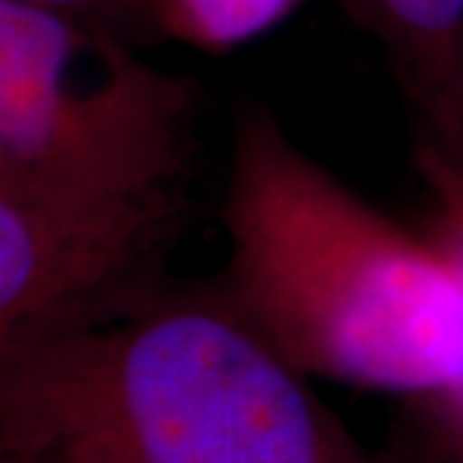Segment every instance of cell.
Wrapping results in <instances>:
<instances>
[{
  "label": "cell",
  "mask_w": 463,
  "mask_h": 463,
  "mask_svg": "<svg viewBox=\"0 0 463 463\" xmlns=\"http://www.w3.org/2000/svg\"><path fill=\"white\" fill-rule=\"evenodd\" d=\"M198 99L114 27L0 0V198L84 219L183 215Z\"/></svg>",
  "instance_id": "3"
},
{
  "label": "cell",
  "mask_w": 463,
  "mask_h": 463,
  "mask_svg": "<svg viewBox=\"0 0 463 463\" xmlns=\"http://www.w3.org/2000/svg\"><path fill=\"white\" fill-rule=\"evenodd\" d=\"M308 0H146V22L194 52L228 54L258 43Z\"/></svg>",
  "instance_id": "6"
},
{
  "label": "cell",
  "mask_w": 463,
  "mask_h": 463,
  "mask_svg": "<svg viewBox=\"0 0 463 463\" xmlns=\"http://www.w3.org/2000/svg\"><path fill=\"white\" fill-rule=\"evenodd\" d=\"M180 219H84L0 198V364L156 297Z\"/></svg>",
  "instance_id": "4"
},
{
  "label": "cell",
  "mask_w": 463,
  "mask_h": 463,
  "mask_svg": "<svg viewBox=\"0 0 463 463\" xmlns=\"http://www.w3.org/2000/svg\"><path fill=\"white\" fill-rule=\"evenodd\" d=\"M0 442L52 463H362L219 297H150L0 364Z\"/></svg>",
  "instance_id": "2"
},
{
  "label": "cell",
  "mask_w": 463,
  "mask_h": 463,
  "mask_svg": "<svg viewBox=\"0 0 463 463\" xmlns=\"http://www.w3.org/2000/svg\"><path fill=\"white\" fill-rule=\"evenodd\" d=\"M24 4L54 9V13H66L84 22L114 27V18L123 15H137L146 22V0H24Z\"/></svg>",
  "instance_id": "7"
},
{
  "label": "cell",
  "mask_w": 463,
  "mask_h": 463,
  "mask_svg": "<svg viewBox=\"0 0 463 463\" xmlns=\"http://www.w3.org/2000/svg\"><path fill=\"white\" fill-rule=\"evenodd\" d=\"M410 69L439 120L463 132V0H347Z\"/></svg>",
  "instance_id": "5"
},
{
  "label": "cell",
  "mask_w": 463,
  "mask_h": 463,
  "mask_svg": "<svg viewBox=\"0 0 463 463\" xmlns=\"http://www.w3.org/2000/svg\"><path fill=\"white\" fill-rule=\"evenodd\" d=\"M15 463H52V460H27V458H13Z\"/></svg>",
  "instance_id": "8"
},
{
  "label": "cell",
  "mask_w": 463,
  "mask_h": 463,
  "mask_svg": "<svg viewBox=\"0 0 463 463\" xmlns=\"http://www.w3.org/2000/svg\"><path fill=\"white\" fill-rule=\"evenodd\" d=\"M231 311L305 377L425 401L463 373V254L317 162L266 108L233 132Z\"/></svg>",
  "instance_id": "1"
}]
</instances>
